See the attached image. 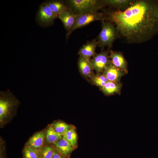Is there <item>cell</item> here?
I'll return each instance as SVG.
<instances>
[{"instance_id":"obj_5","label":"cell","mask_w":158,"mask_h":158,"mask_svg":"<svg viewBox=\"0 0 158 158\" xmlns=\"http://www.w3.org/2000/svg\"><path fill=\"white\" fill-rule=\"evenodd\" d=\"M103 14L97 11L90 12L77 15L74 24L69 32L67 34L68 37L74 30L89 24L96 20H104Z\"/></svg>"},{"instance_id":"obj_18","label":"cell","mask_w":158,"mask_h":158,"mask_svg":"<svg viewBox=\"0 0 158 158\" xmlns=\"http://www.w3.org/2000/svg\"><path fill=\"white\" fill-rule=\"evenodd\" d=\"M51 124L56 132L63 136L68 130L74 126L60 120L56 121Z\"/></svg>"},{"instance_id":"obj_15","label":"cell","mask_w":158,"mask_h":158,"mask_svg":"<svg viewBox=\"0 0 158 158\" xmlns=\"http://www.w3.org/2000/svg\"><path fill=\"white\" fill-rule=\"evenodd\" d=\"M46 128L45 145H53L63 138V136L56 132L51 124L48 125Z\"/></svg>"},{"instance_id":"obj_6","label":"cell","mask_w":158,"mask_h":158,"mask_svg":"<svg viewBox=\"0 0 158 158\" xmlns=\"http://www.w3.org/2000/svg\"><path fill=\"white\" fill-rule=\"evenodd\" d=\"M58 16L54 13L45 2L41 4L38 11L36 20L39 25L47 27L53 24Z\"/></svg>"},{"instance_id":"obj_13","label":"cell","mask_w":158,"mask_h":158,"mask_svg":"<svg viewBox=\"0 0 158 158\" xmlns=\"http://www.w3.org/2000/svg\"><path fill=\"white\" fill-rule=\"evenodd\" d=\"M77 15L72 12L69 10L65 11L58 16L61 21L68 34L73 26Z\"/></svg>"},{"instance_id":"obj_19","label":"cell","mask_w":158,"mask_h":158,"mask_svg":"<svg viewBox=\"0 0 158 158\" xmlns=\"http://www.w3.org/2000/svg\"><path fill=\"white\" fill-rule=\"evenodd\" d=\"M51 11L58 15L69 9L62 2L58 1H52L45 2Z\"/></svg>"},{"instance_id":"obj_25","label":"cell","mask_w":158,"mask_h":158,"mask_svg":"<svg viewBox=\"0 0 158 158\" xmlns=\"http://www.w3.org/2000/svg\"><path fill=\"white\" fill-rule=\"evenodd\" d=\"M51 158H67L59 153L54 148V152Z\"/></svg>"},{"instance_id":"obj_1","label":"cell","mask_w":158,"mask_h":158,"mask_svg":"<svg viewBox=\"0 0 158 158\" xmlns=\"http://www.w3.org/2000/svg\"><path fill=\"white\" fill-rule=\"evenodd\" d=\"M117 33L129 43H141L158 33V0H132L123 10L109 14Z\"/></svg>"},{"instance_id":"obj_3","label":"cell","mask_w":158,"mask_h":158,"mask_svg":"<svg viewBox=\"0 0 158 158\" xmlns=\"http://www.w3.org/2000/svg\"><path fill=\"white\" fill-rule=\"evenodd\" d=\"M117 33L115 26L112 23L102 20V29L98 37V46L102 49L105 47L110 48L116 38Z\"/></svg>"},{"instance_id":"obj_24","label":"cell","mask_w":158,"mask_h":158,"mask_svg":"<svg viewBox=\"0 0 158 158\" xmlns=\"http://www.w3.org/2000/svg\"><path fill=\"white\" fill-rule=\"evenodd\" d=\"M6 143L4 139L0 138V158H6Z\"/></svg>"},{"instance_id":"obj_9","label":"cell","mask_w":158,"mask_h":158,"mask_svg":"<svg viewBox=\"0 0 158 158\" xmlns=\"http://www.w3.org/2000/svg\"><path fill=\"white\" fill-rule=\"evenodd\" d=\"M109 56L111 62L115 67L124 72H127V62L122 54L112 50L109 51Z\"/></svg>"},{"instance_id":"obj_2","label":"cell","mask_w":158,"mask_h":158,"mask_svg":"<svg viewBox=\"0 0 158 158\" xmlns=\"http://www.w3.org/2000/svg\"><path fill=\"white\" fill-rule=\"evenodd\" d=\"M20 104L11 91H0V127L4 128L16 116Z\"/></svg>"},{"instance_id":"obj_16","label":"cell","mask_w":158,"mask_h":158,"mask_svg":"<svg viewBox=\"0 0 158 158\" xmlns=\"http://www.w3.org/2000/svg\"><path fill=\"white\" fill-rule=\"evenodd\" d=\"M121 88V85L119 83L109 81L100 89L104 95H109L119 93Z\"/></svg>"},{"instance_id":"obj_11","label":"cell","mask_w":158,"mask_h":158,"mask_svg":"<svg viewBox=\"0 0 158 158\" xmlns=\"http://www.w3.org/2000/svg\"><path fill=\"white\" fill-rule=\"evenodd\" d=\"M59 153L67 158H70L71 154L74 150L67 141L63 137L52 145Z\"/></svg>"},{"instance_id":"obj_23","label":"cell","mask_w":158,"mask_h":158,"mask_svg":"<svg viewBox=\"0 0 158 158\" xmlns=\"http://www.w3.org/2000/svg\"><path fill=\"white\" fill-rule=\"evenodd\" d=\"M22 153L23 158H40L38 151L30 147L24 146Z\"/></svg>"},{"instance_id":"obj_4","label":"cell","mask_w":158,"mask_h":158,"mask_svg":"<svg viewBox=\"0 0 158 158\" xmlns=\"http://www.w3.org/2000/svg\"><path fill=\"white\" fill-rule=\"evenodd\" d=\"M69 2L77 15L97 11L103 5L102 1L96 0H71Z\"/></svg>"},{"instance_id":"obj_20","label":"cell","mask_w":158,"mask_h":158,"mask_svg":"<svg viewBox=\"0 0 158 158\" xmlns=\"http://www.w3.org/2000/svg\"><path fill=\"white\" fill-rule=\"evenodd\" d=\"M132 0H105L102 1L103 4L115 7L117 10H123L130 5Z\"/></svg>"},{"instance_id":"obj_17","label":"cell","mask_w":158,"mask_h":158,"mask_svg":"<svg viewBox=\"0 0 158 158\" xmlns=\"http://www.w3.org/2000/svg\"><path fill=\"white\" fill-rule=\"evenodd\" d=\"M63 137L67 141L74 150L77 148L78 135L75 126L68 130L63 135Z\"/></svg>"},{"instance_id":"obj_14","label":"cell","mask_w":158,"mask_h":158,"mask_svg":"<svg viewBox=\"0 0 158 158\" xmlns=\"http://www.w3.org/2000/svg\"><path fill=\"white\" fill-rule=\"evenodd\" d=\"M123 72L114 66L111 62L103 73L109 81L119 83L121 77L124 74Z\"/></svg>"},{"instance_id":"obj_22","label":"cell","mask_w":158,"mask_h":158,"mask_svg":"<svg viewBox=\"0 0 158 158\" xmlns=\"http://www.w3.org/2000/svg\"><path fill=\"white\" fill-rule=\"evenodd\" d=\"M54 148L52 145H45L39 150L40 158H51Z\"/></svg>"},{"instance_id":"obj_10","label":"cell","mask_w":158,"mask_h":158,"mask_svg":"<svg viewBox=\"0 0 158 158\" xmlns=\"http://www.w3.org/2000/svg\"><path fill=\"white\" fill-rule=\"evenodd\" d=\"M79 70L81 75L88 80L94 73V70L90 59L80 56L78 62Z\"/></svg>"},{"instance_id":"obj_21","label":"cell","mask_w":158,"mask_h":158,"mask_svg":"<svg viewBox=\"0 0 158 158\" xmlns=\"http://www.w3.org/2000/svg\"><path fill=\"white\" fill-rule=\"evenodd\" d=\"M92 85L101 88L103 87L109 80L103 74L93 73L89 79Z\"/></svg>"},{"instance_id":"obj_7","label":"cell","mask_w":158,"mask_h":158,"mask_svg":"<svg viewBox=\"0 0 158 158\" xmlns=\"http://www.w3.org/2000/svg\"><path fill=\"white\" fill-rule=\"evenodd\" d=\"M93 69L97 73H102L111 63L108 52L102 51L90 59Z\"/></svg>"},{"instance_id":"obj_12","label":"cell","mask_w":158,"mask_h":158,"mask_svg":"<svg viewBox=\"0 0 158 158\" xmlns=\"http://www.w3.org/2000/svg\"><path fill=\"white\" fill-rule=\"evenodd\" d=\"M99 44L98 41L95 39L87 42L81 47L78 52V54L80 56L90 59V58L94 57L96 54L95 49Z\"/></svg>"},{"instance_id":"obj_8","label":"cell","mask_w":158,"mask_h":158,"mask_svg":"<svg viewBox=\"0 0 158 158\" xmlns=\"http://www.w3.org/2000/svg\"><path fill=\"white\" fill-rule=\"evenodd\" d=\"M46 128L35 133L28 140L25 146L32 147L38 151L45 144Z\"/></svg>"}]
</instances>
